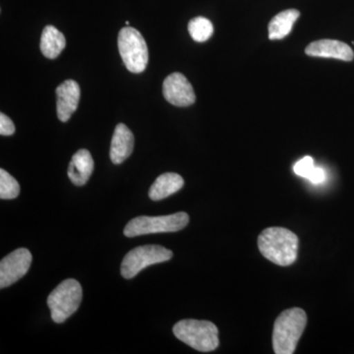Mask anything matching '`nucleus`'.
Wrapping results in <instances>:
<instances>
[{"label":"nucleus","mask_w":354,"mask_h":354,"mask_svg":"<svg viewBox=\"0 0 354 354\" xmlns=\"http://www.w3.org/2000/svg\"><path fill=\"white\" fill-rule=\"evenodd\" d=\"M293 171L298 176L304 177L313 184H321L326 180L325 171L321 167H315L313 158L309 156L298 160L293 167Z\"/></svg>","instance_id":"nucleus-17"},{"label":"nucleus","mask_w":354,"mask_h":354,"mask_svg":"<svg viewBox=\"0 0 354 354\" xmlns=\"http://www.w3.org/2000/svg\"><path fill=\"white\" fill-rule=\"evenodd\" d=\"M172 332L179 341L202 353L215 351L220 344L218 328L209 321L185 319L176 323Z\"/></svg>","instance_id":"nucleus-3"},{"label":"nucleus","mask_w":354,"mask_h":354,"mask_svg":"<svg viewBox=\"0 0 354 354\" xmlns=\"http://www.w3.org/2000/svg\"><path fill=\"white\" fill-rule=\"evenodd\" d=\"M94 171V160L88 150L82 149L74 153L68 167V177L76 186H83L88 183Z\"/></svg>","instance_id":"nucleus-13"},{"label":"nucleus","mask_w":354,"mask_h":354,"mask_svg":"<svg viewBox=\"0 0 354 354\" xmlns=\"http://www.w3.org/2000/svg\"><path fill=\"white\" fill-rule=\"evenodd\" d=\"M118 44L127 68L132 73H142L148 64L149 53L141 32L132 27L122 28L118 34Z\"/></svg>","instance_id":"nucleus-6"},{"label":"nucleus","mask_w":354,"mask_h":354,"mask_svg":"<svg viewBox=\"0 0 354 354\" xmlns=\"http://www.w3.org/2000/svg\"><path fill=\"white\" fill-rule=\"evenodd\" d=\"M188 223L189 216L184 212L169 216H140L127 223L124 228V235L135 237L160 232H176L186 227Z\"/></svg>","instance_id":"nucleus-5"},{"label":"nucleus","mask_w":354,"mask_h":354,"mask_svg":"<svg viewBox=\"0 0 354 354\" xmlns=\"http://www.w3.org/2000/svg\"><path fill=\"white\" fill-rule=\"evenodd\" d=\"M134 149V135L131 130L120 123L114 130L109 157L114 165H120L131 156Z\"/></svg>","instance_id":"nucleus-12"},{"label":"nucleus","mask_w":354,"mask_h":354,"mask_svg":"<svg viewBox=\"0 0 354 354\" xmlns=\"http://www.w3.org/2000/svg\"><path fill=\"white\" fill-rule=\"evenodd\" d=\"M260 252L266 259L279 266H290L297 259L298 237L283 227H269L258 239Z\"/></svg>","instance_id":"nucleus-1"},{"label":"nucleus","mask_w":354,"mask_h":354,"mask_svg":"<svg viewBox=\"0 0 354 354\" xmlns=\"http://www.w3.org/2000/svg\"><path fill=\"white\" fill-rule=\"evenodd\" d=\"M82 286L76 279H65L51 291L48 298L53 322L62 324L73 315L82 301Z\"/></svg>","instance_id":"nucleus-4"},{"label":"nucleus","mask_w":354,"mask_h":354,"mask_svg":"<svg viewBox=\"0 0 354 354\" xmlns=\"http://www.w3.org/2000/svg\"><path fill=\"white\" fill-rule=\"evenodd\" d=\"M307 55L314 57L335 58V59L351 62L353 50L348 44L335 39H320L313 41L305 50Z\"/></svg>","instance_id":"nucleus-11"},{"label":"nucleus","mask_w":354,"mask_h":354,"mask_svg":"<svg viewBox=\"0 0 354 354\" xmlns=\"http://www.w3.org/2000/svg\"><path fill=\"white\" fill-rule=\"evenodd\" d=\"M299 11L297 9H288L274 16L269 24V39H283L290 34L293 25L299 17Z\"/></svg>","instance_id":"nucleus-16"},{"label":"nucleus","mask_w":354,"mask_h":354,"mask_svg":"<svg viewBox=\"0 0 354 354\" xmlns=\"http://www.w3.org/2000/svg\"><path fill=\"white\" fill-rule=\"evenodd\" d=\"M57 111L58 120L67 122L75 113L80 101L81 90L74 80H66L57 88Z\"/></svg>","instance_id":"nucleus-10"},{"label":"nucleus","mask_w":354,"mask_h":354,"mask_svg":"<svg viewBox=\"0 0 354 354\" xmlns=\"http://www.w3.org/2000/svg\"><path fill=\"white\" fill-rule=\"evenodd\" d=\"M183 185V177L174 172H167L156 179L149 190V197L153 201H160L180 190Z\"/></svg>","instance_id":"nucleus-14"},{"label":"nucleus","mask_w":354,"mask_h":354,"mask_svg":"<svg viewBox=\"0 0 354 354\" xmlns=\"http://www.w3.org/2000/svg\"><path fill=\"white\" fill-rule=\"evenodd\" d=\"M15 133V125L13 121L4 114L0 113V134L2 136H11Z\"/></svg>","instance_id":"nucleus-20"},{"label":"nucleus","mask_w":354,"mask_h":354,"mask_svg":"<svg viewBox=\"0 0 354 354\" xmlns=\"http://www.w3.org/2000/svg\"><path fill=\"white\" fill-rule=\"evenodd\" d=\"M20 185L18 181L3 169H0V198L12 200L19 196Z\"/></svg>","instance_id":"nucleus-19"},{"label":"nucleus","mask_w":354,"mask_h":354,"mask_svg":"<svg viewBox=\"0 0 354 354\" xmlns=\"http://www.w3.org/2000/svg\"><path fill=\"white\" fill-rule=\"evenodd\" d=\"M188 32L191 38L197 43H204L211 38L214 32V26L211 21L205 17L193 18L188 23Z\"/></svg>","instance_id":"nucleus-18"},{"label":"nucleus","mask_w":354,"mask_h":354,"mask_svg":"<svg viewBox=\"0 0 354 354\" xmlns=\"http://www.w3.org/2000/svg\"><path fill=\"white\" fill-rule=\"evenodd\" d=\"M66 46L64 35L55 26L48 25L44 28L41 37V51L46 58L55 59Z\"/></svg>","instance_id":"nucleus-15"},{"label":"nucleus","mask_w":354,"mask_h":354,"mask_svg":"<svg viewBox=\"0 0 354 354\" xmlns=\"http://www.w3.org/2000/svg\"><path fill=\"white\" fill-rule=\"evenodd\" d=\"M307 324L304 310L291 308L285 310L277 318L272 332V346L274 353L292 354L297 342L304 334Z\"/></svg>","instance_id":"nucleus-2"},{"label":"nucleus","mask_w":354,"mask_h":354,"mask_svg":"<svg viewBox=\"0 0 354 354\" xmlns=\"http://www.w3.org/2000/svg\"><path fill=\"white\" fill-rule=\"evenodd\" d=\"M171 250L160 245L139 246L125 255L121 263V276L124 279L134 278L142 270L158 263L171 259Z\"/></svg>","instance_id":"nucleus-7"},{"label":"nucleus","mask_w":354,"mask_h":354,"mask_svg":"<svg viewBox=\"0 0 354 354\" xmlns=\"http://www.w3.org/2000/svg\"><path fill=\"white\" fill-rule=\"evenodd\" d=\"M165 99L174 106L184 108L196 101L194 88L183 74L174 72L165 79L162 84Z\"/></svg>","instance_id":"nucleus-9"},{"label":"nucleus","mask_w":354,"mask_h":354,"mask_svg":"<svg viewBox=\"0 0 354 354\" xmlns=\"http://www.w3.org/2000/svg\"><path fill=\"white\" fill-rule=\"evenodd\" d=\"M32 254L28 249H16L0 262V288H8L29 271Z\"/></svg>","instance_id":"nucleus-8"}]
</instances>
